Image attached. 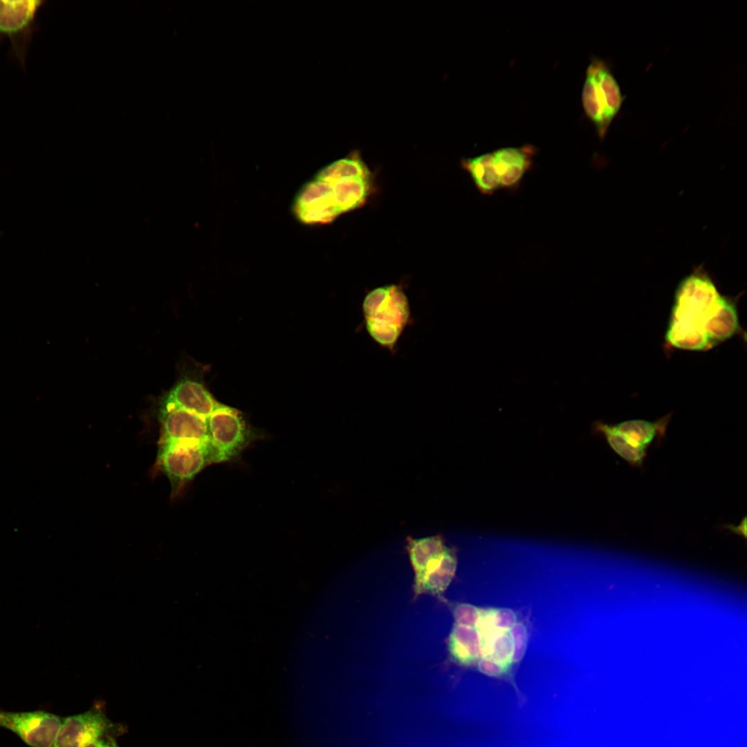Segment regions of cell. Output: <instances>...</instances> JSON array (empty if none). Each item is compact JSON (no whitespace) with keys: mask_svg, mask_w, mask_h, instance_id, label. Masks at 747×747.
<instances>
[{"mask_svg":"<svg viewBox=\"0 0 747 747\" xmlns=\"http://www.w3.org/2000/svg\"><path fill=\"white\" fill-rule=\"evenodd\" d=\"M741 331L735 299L722 295L701 268L685 277L675 292L665 333L670 346L706 351Z\"/></svg>","mask_w":747,"mask_h":747,"instance_id":"1","label":"cell"},{"mask_svg":"<svg viewBox=\"0 0 747 747\" xmlns=\"http://www.w3.org/2000/svg\"><path fill=\"white\" fill-rule=\"evenodd\" d=\"M362 313L369 335L390 350L409 324L411 317L408 297L396 284L380 286L368 293L362 302Z\"/></svg>","mask_w":747,"mask_h":747,"instance_id":"2","label":"cell"},{"mask_svg":"<svg viewBox=\"0 0 747 747\" xmlns=\"http://www.w3.org/2000/svg\"><path fill=\"white\" fill-rule=\"evenodd\" d=\"M625 96L606 62L593 57L589 64L582 91L587 117L603 138L620 110Z\"/></svg>","mask_w":747,"mask_h":747,"instance_id":"3","label":"cell"},{"mask_svg":"<svg viewBox=\"0 0 747 747\" xmlns=\"http://www.w3.org/2000/svg\"><path fill=\"white\" fill-rule=\"evenodd\" d=\"M213 463L210 442L160 443L155 470L168 478L174 498L188 481Z\"/></svg>","mask_w":747,"mask_h":747,"instance_id":"4","label":"cell"},{"mask_svg":"<svg viewBox=\"0 0 747 747\" xmlns=\"http://www.w3.org/2000/svg\"><path fill=\"white\" fill-rule=\"evenodd\" d=\"M208 424L214 463L237 459L255 439L239 412L221 403L208 418Z\"/></svg>","mask_w":747,"mask_h":747,"instance_id":"5","label":"cell"},{"mask_svg":"<svg viewBox=\"0 0 747 747\" xmlns=\"http://www.w3.org/2000/svg\"><path fill=\"white\" fill-rule=\"evenodd\" d=\"M122 726L113 723L100 705L62 719L53 747H84L100 738L116 736Z\"/></svg>","mask_w":747,"mask_h":747,"instance_id":"6","label":"cell"},{"mask_svg":"<svg viewBox=\"0 0 747 747\" xmlns=\"http://www.w3.org/2000/svg\"><path fill=\"white\" fill-rule=\"evenodd\" d=\"M62 722V717L45 710H0V727L12 731L30 747H53Z\"/></svg>","mask_w":747,"mask_h":747,"instance_id":"7","label":"cell"},{"mask_svg":"<svg viewBox=\"0 0 747 747\" xmlns=\"http://www.w3.org/2000/svg\"><path fill=\"white\" fill-rule=\"evenodd\" d=\"M293 209L298 219L306 224L327 223L340 214L330 184L315 178L299 191Z\"/></svg>","mask_w":747,"mask_h":747,"instance_id":"8","label":"cell"},{"mask_svg":"<svg viewBox=\"0 0 747 747\" xmlns=\"http://www.w3.org/2000/svg\"><path fill=\"white\" fill-rule=\"evenodd\" d=\"M159 418L160 430L158 444L210 442L208 418L205 417L176 409L160 414Z\"/></svg>","mask_w":747,"mask_h":747,"instance_id":"9","label":"cell"},{"mask_svg":"<svg viewBox=\"0 0 747 747\" xmlns=\"http://www.w3.org/2000/svg\"><path fill=\"white\" fill-rule=\"evenodd\" d=\"M219 403L201 382L185 378L179 380L161 397L159 414L181 409L208 418Z\"/></svg>","mask_w":747,"mask_h":747,"instance_id":"10","label":"cell"},{"mask_svg":"<svg viewBox=\"0 0 747 747\" xmlns=\"http://www.w3.org/2000/svg\"><path fill=\"white\" fill-rule=\"evenodd\" d=\"M537 149L531 145L508 147L493 151L494 165L501 188L515 190L530 170Z\"/></svg>","mask_w":747,"mask_h":747,"instance_id":"11","label":"cell"},{"mask_svg":"<svg viewBox=\"0 0 747 747\" xmlns=\"http://www.w3.org/2000/svg\"><path fill=\"white\" fill-rule=\"evenodd\" d=\"M43 1H0V35H7L13 45L27 35Z\"/></svg>","mask_w":747,"mask_h":747,"instance_id":"12","label":"cell"},{"mask_svg":"<svg viewBox=\"0 0 747 747\" xmlns=\"http://www.w3.org/2000/svg\"><path fill=\"white\" fill-rule=\"evenodd\" d=\"M456 562L454 550L447 547L441 555L427 564L420 575L415 577V594L443 593L454 576Z\"/></svg>","mask_w":747,"mask_h":747,"instance_id":"13","label":"cell"},{"mask_svg":"<svg viewBox=\"0 0 747 747\" xmlns=\"http://www.w3.org/2000/svg\"><path fill=\"white\" fill-rule=\"evenodd\" d=\"M448 649L458 663L470 665L481 657L480 638L473 626L455 624L448 639Z\"/></svg>","mask_w":747,"mask_h":747,"instance_id":"14","label":"cell"},{"mask_svg":"<svg viewBox=\"0 0 747 747\" xmlns=\"http://www.w3.org/2000/svg\"><path fill=\"white\" fill-rule=\"evenodd\" d=\"M671 414L656 421L642 419L625 421L614 425L616 429L634 445L647 450L654 441L665 436Z\"/></svg>","mask_w":747,"mask_h":747,"instance_id":"15","label":"cell"},{"mask_svg":"<svg viewBox=\"0 0 747 747\" xmlns=\"http://www.w3.org/2000/svg\"><path fill=\"white\" fill-rule=\"evenodd\" d=\"M330 184L333 201L340 214L362 205L370 187L369 179L350 178L326 182Z\"/></svg>","mask_w":747,"mask_h":747,"instance_id":"16","label":"cell"},{"mask_svg":"<svg viewBox=\"0 0 747 747\" xmlns=\"http://www.w3.org/2000/svg\"><path fill=\"white\" fill-rule=\"evenodd\" d=\"M463 168L470 174L481 194L492 195L501 189L492 151L461 160Z\"/></svg>","mask_w":747,"mask_h":747,"instance_id":"17","label":"cell"},{"mask_svg":"<svg viewBox=\"0 0 747 747\" xmlns=\"http://www.w3.org/2000/svg\"><path fill=\"white\" fill-rule=\"evenodd\" d=\"M446 548L439 535L421 539L408 537L407 548L415 577L420 575L427 564L441 555Z\"/></svg>","mask_w":747,"mask_h":747,"instance_id":"18","label":"cell"},{"mask_svg":"<svg viewBox=\"0 0 747 747\" xmlns=\"http://www.w3.org/2000/svg\"><path fill=\"white\" fill-rule=\"evenodd\" d=\"M595 431L602 434L611 448L630 465L640 466L643 464L647 450L632 443L614 425L597 422Z\"/></svg>","mask_w":747,"mask_h":747,"instance_id":"19","label":"cell"},{"mask_svg":"<svg viewBox=\"0 0 747 747\" xmlns=\"http://www.w3.org/2000/svg\"><path fill=\"white\" fill-rule=\"evenodd\" d=\"M370 171L361 159L358 151L346 158L336 160L323 168L315 178L332 182L343 178H358L370 179Z\"/></svg>","mask_w":747,"mask_h":747,"instance_id":"20","label":"cell"},{"mask_svg":"<svg viewBox=\"0 0 747 747\" xmlns=\"http://www.w3.org/2000/svg\"><path fill=\"white\" fill-rule=\"evenodd\" d=\"M480 609L468 604H459L454 610L456 624L474 626L479 616Z\"/></svg>","mask_w":747,"mask_h":747,"instance_id":"21","label":"cell"},{"mask_svg":"<svg viewBox=\"0 0 747 747\" xmlns=\"http://www.w3.org/2000/svg\"><path fill=\"white\" fill-rule=\"evenodd\" d=\"M84 747H120L116 742L113 736H107L100 738Z\"/></svg>","mask_w":747,"mask_h":747,"instance_id":"22","label":"cell"},{"mask_svg":"<svg viewBox=\"0 0 747 747\" xmlns=\"http://www.w3.org/2000/svg\"><path fill=\"white\" fill-rule=\"evenodd\" d=\"M726 527L727 528H728L729 530H730V531L734 532V533H735L737 534H739L741 535H743L744 537L746 538V517H744L743 519L742 522L738 526H735L733 525H728V526H726Z\"/></svg>","mask_w":747,"mask_h":747,"instance_id":"23","label":"cell"}]
</instances>
